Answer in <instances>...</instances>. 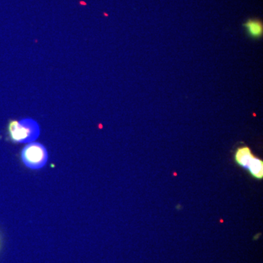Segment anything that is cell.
Masks as SVG:
<instances>
[{
  "label": "cell",
  "instance_id": "cell-1",
  "mask_svg": "<svg viewBox=\"0 0 263 263\" xmlns=\"http://www.w3.org/2000/svg\"><path fill=\"white\" fill-rule=\"evenodd\" d=\"M10 139L14 143H29L39 138L41 128L32 119L10 121L8 126Z\"/></svg>",
  "mask_w": 263,
  "mask_h": 263
},
{
  "label": "cell",
  "instance_id": "cell-2",
  "mask_svg": "<svg viewBox=\"0 0 263 263\" xmlns=\"http://www.w3.org/2000/svg\"><path fill=\"white\" fill-rule=\"evenodd\" d=\"M21 157L24 165L32 170L43 168L48 160V154L46 147L36 142L29 143L24 147Z\"/></svg>",
  "mask_w": 263,
  "mask_h": 263
},
{
  "label": "cell",
  "instance_id": "cell-3",
  "mask_svg": "<svg viewBox=\"0 0 263 263\" xmlns=\"http://www.w3.org/2000/svg\"><path fill=\"white\" fill-rule=\"evenodd\" d=\"M235 161L242 168L247 170L256 179L263 177V162L255 157L248 146H240L235 153Z\"/></svg>",
  "mask_w": 263,
  "mask_h": 263
},
{
  "label": "cell",
  "instance_id": "cell-4",
  "mask_svg": "<svg viewBox=\"0 0 263 263\" xmlns=\"http://www.w3.org/2000/svg\"><path fill=\"white\" fill-rule=\"evenodd\" d=\"M245 27L250 37L259 38L262 36L263 25L258 19H249L245 24Z\"/></svg>",
  "mask_w": 263,
  "mask_h": 263
}]
</instances>
